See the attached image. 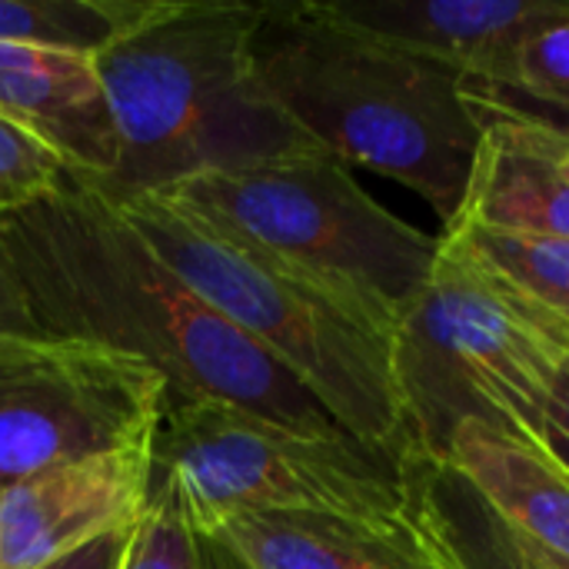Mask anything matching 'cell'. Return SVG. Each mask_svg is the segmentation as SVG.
<instances>
[{
	"mask_svg": "<svg viewBox=\"0 0 569 569\" xmlns=\"http://www.w3.org/2000/svg\"><path fill=\"white\" fill-rule=\"evenodd\" d=\"M337 17L477 77L527 30L567 17L569 0H327Z\"/></svg>",
	"mask_w": 569,
	"mask_h": 569,
	"instance_id": "4fadbf2b",
	"label": "cell"
},
{
	"mask_svg": "<svg viewBox=\"0 0 569 569\" xmlns=\"http://www.w3.org/2000/svg\"><path fill=\"white\" fill-rule=\"evenodd\" d=\"M569 327L440 237L430 280L393 333V377L417 453L443 463L463 423L543 447Z\"/></svg>",
	"mask_w": 569,
	"mask_h": 569,
	"instance_id": "5b68a950",
	"label": "cell"
},
{
	"mask_svg": "<svg viewBox=\"0 0 569 569\" xmlns=\"http://www.w3.org/2000/svg\"><path fill=\"white\" fill-rule=\"evenodd\" d=\"M210 533L243 569H463L420 493L413 510L393 520L237 513L213 523Z\"/></svg>",
	"mask_w": 569,
	"mask_h": 569,
	"instance_id": "30bf717a",
	"label": "cell"
},
{
	"mask_svg": "<svg viewBox=\"0 0 569 569\" xmlns=\"http://www.w3.org/2000/svg\"><path fill=\"white\" fill-rule=\"evenodd\" d=\"M0 247L37 333L90 340L150 363L167 397L217 400L250 417L350 437L267 350L223 320L83 173L0 213Z\"/></svg>",
	"mask_w": 569,
	"mask_h": 569,
	"instance_id": "6da1fadb",
	"label": "cell"
},
{
	"mask_svg": "<svg viewBox=\"0 0 569 569\" xmlns=\"http://www.w3.org/2000/svg\"><path fill=\"white\" fill-rule=\"evenodd\" d=\"M480 143L457 220L569 240V130L480 103Z\"/></svg>",
	"mask_w": 569,
	"mask_h": 569,
	"instance_id": "8fae6325",
	"label": "cell"
},
{
	"mask_svg": "<svg viewBox=\"0 0 569 569\" xmlns=\"http://www.w3.org/2000/svg\"><path fill=\"white\" fill-rule=\"evenodd\" d=\"M443 463L457 467L510 527L569 560V470L543 447L463 423Z\"/></svg>",
	"mask_w": 569,
	"mask_h": 569,
	"instance_id": "5bb4252c",
	"label": "cell"
},
{
	"mask_svg": "<svg viewBox=\"0 0 569 569\" xmlns=\"http://www.w3.org/2000/svg\"><path fill=\"white\" fill-rule=\"evenodd\" d=\"M543 450L569 470V360L563 363L557 383H553V397L547 407V430H543Z\"/></svg>",
	"mask_w": 569,
	"mask_h": 569,
	"instance_id": "44dd1931",
	"label": "cell"
},
{
	"mask_svg": "<svg viewBox=\"0 0 569 569\" xmlns=\"http://www.w3.org/2000/svg\"><path fill=\"white\" fill-rule=\"evenodd\" d=\"M167 380L73 337L0 330V490L47 470L153 443Z\"/></svg>",
	"mask_w": 569,
	"mask_h": 569,
	"instance_id": "ba28073f",
	"label": "cell"
},
{
	"mask_svg": "<svg viewBox=\"0 0 569 569\" xmlns=\"http://www.w3.org/2000/svg\"><path fill=\"white\" fill-rule=\"evenodd\" d=\"M160 0H0V43L100 57Z\"/></svg>",
	"mask_w": 569,
	"mask_h": 569,
	"instance_id": "e0dca14e",
	"label": "cell"
},
{
	"mask_svg": "<svg viewBox=\"0 0 569 569\" xmlns=\"http://www.w3.org/2000/svg\"><path fill=\"white\" fill-rule=\"evenodd\" d=\"M63 170V160L43 140L0 117V213L53 193Z\"/></svg>",
	"mask_w": 569,
	"mask_h": 569,
	"instance_id": "ffe728a7",
	"label": "cell"
},
{
	"mask_svg": "<svg viewBox=\"0 0 569 569\" xmlns=\"http://www.w3.org/2000/svg\"><path fill=\"white\" fill-rule=\"evenodd\" d=\"M110 200L223 320L280 360L350 437L403 460L417 457L387 333L307 273L163 193Z\"/></svg>",
	"mask_w": 569,
	"mask_h": 569,
	"instance_id": "277c9868",
	"label": "cell"
},
{
	"mask_svg": "<svg viewBox=\"0 0 569 569\" xmlns=\"http://www.w3.org/2000/svg\"><path fill=\"white\" fill-rule=\"evenodd\" d=\"M120 569H243L237 557L203 527H197L183 507L150 487L147 510L137 520Z\"/></svg>",
	"mask_w": 569,
	"mask_h": 569,
	"instance_id": "d6986e66",
	"label": "cell"
},
{
	"mask_svg": "<svg viewBox=\"0 0 569 569\" xmlns=\"http://www.w3.org/2000/svg\"><path fill=\"white\" fill-rule=\"evenodd\" d=\"M0 330H33L27 313H23L20 290H17V280L10 273V263L3 257V247H0Z\"/></svg>",
	"mask_w": 569,
	"mask_h": 569,
	"instance_id": "603a6c76",
	"label": "cell"
},
{
	"mask_svg": "<svg viewBox=\"0 0 569 569\" xmlns=\"http://www.w3.org/2000/svg\"><path fill=\"white\" fill-rule=\"evenodd\" d=\"M133 527H137V523H133ZM133 527L117 530V533H110V537H100V540H93L90 547H83V550H77V553L57 560V563H50L47 569H120Z\"/></svg>",
	"mask_w": 569,
	"mask_h": 569,
	"instance_id": "7402d4cb",
	"label": "cell"
},
{
	"mask_svg": "<svg viewBox=\"0 0 569 569\" xmlns=\"http://www.w3.org/2000/svg\"><path fill=\"white\" fill-rule=\"evenodd\" d=\"M253 67L320 150L420 193L443 230L457 220L480 143L460 67L353 27L327 0L260 3Z\"/></svg>",
	"mask_w": 569,
	"mask_h": 569,
	"instance_id": "7a4b0ae2",
	"label": "cell"
},
{
	"mask_svg": "<svg viewBox=\"0 0 569 569\" xmlns=\"http://www.w3.org/2000/svg\"><path fill=\"white\" fill-rule=\"evenodd\" d=\"M150 487L170 493L203 530L237 513L393 520L417 500L413 457L183 397H167L150 443Z\"/></svg>",
	"mask_w": 569,
	"mask_h": 569,
	"instance_id": "52a82bcc",
	"label": "cell"
},
{
	"mask_svg": "<svg viewBox=\"0 0 569 569\" xmlns=\"http://www.w3.org/2000/svg\"><path fill=\"white\" fill-rule=\"evenodd\" d=\"M440 237L457 243L477 263L503 277L510 287L569 327V240L500 233L483 227H453Z\"/></svg>",
	"mask_w": 569,
	"mask_h": 569,
	"instance_id": "ac0fdd59",
	"label": "cell"
},
{
	"mask_svg": "<svg viewBox=\"0 0 569 569\" xmlns=\"http://www.w3.org/2000/svg\"><path fill=\"white\" fill-rule=\"evenodd\" d=\"M260 3L160 0L157 10L93 57L117 133L107 197L180 187L320 147L280 110L253 67Z\"/></svg>",
	"mask_w": 569,
	"mask_h": 569,
	"instance_id": "3957f363",
	"label": "cell"
},
{
	"mask_svg": "<svg viewBox=\"0 0 569 569\" xmlns=\"http://www.w3.org/2000/svg\"><path fill=\"white\" fill-rule=\"evenodd\" d=\"M157 193L307 273L390 340L440 257V237L377 203L327 150Z\"/></svg>",
	"mask_w": 569,
	"mask_h": 569,
	"instance_id": "8992f818",
	"label": "cell"
},
{
	"mask_svg": "<svg viewBox=\"0 0 569 569\" xmlns=\"http://www.w3.org/2000/svg\"><path fill=\"white\" fill-rule=\"evenodd\" d=\"M413 473L433 527L463 569H569V560L510 527L457 467L417 457Z\"/></svg>",
	"mask_w": 569,
	"mask_h": 569,
	"instance_id": "9a60e30c",
	"label": "cell"
},
{
	"mask_svg": "<svg viewBox=\"0 0 569 569\" xmlns=\"http://www.w3.org/2000/svg\"><path fill=\"white\" fill-rule=\"evenodd\" d=\"M0 117L90 180L117 167V133L90 57L0 43Z\"/></svg>",
	"mask_w": 569,
	"mask_h": 569,
	"instance_id": "7c38bea8",
	"label": "cell"
},
{
	"mask_svg": "<svg viewBox=\"0 0 569 569\" xmlns=\"http://www.w3.org/2000/svg\"><path fill=\"white\" fill-rule=\"evenodd\" d=\"M467 87L480 103L569 130V13L517 37Z\"/></svg>",
	"mask_w": 569,
	"mask_h": 569,
	"instance_id": "2e32d148",
	"label": "cell"
},
{
	"mask_svg": "<svg viewBox=\"0 0 569 569\" xmlns=\"http://www.w3.org/2000/svg\"><path fill=\"white\" fill-rule=\"evenodd\" d=\"M150 497V447L67 463L0 490V569H47L133 527Z\"/></svg>",
	"mask_w": 569,
	"mask_h": 569,
	"instance_id": "9c48e42d",
	"label": "cell"
}]
</instances>
